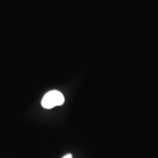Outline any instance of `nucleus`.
<instances>
[{
  "label": "nucleus",
  "mask_w": 158,
  "mask_h": 158,
  "mask_svg": "<svg viewBox=\"0 0 158 158\" xmlns=\"http://www.w3.org/2000/svg\"><path fill=\"white\" fill-rule=\"evenodd\" d=\"M64 102V95L60 92L56 90H52L47 92L43 97L42 102V106L46 109L55 107V106H62Z\"/></svg>",
  "instance_id": "1"
},
{
  "label": "nucleus",
  "mask_w": 158,
  "mask_h": 158,
  "mask_svg": "<svg viewBox=\"0 0 158 158\" xmlns=\"http://www.w3.org/2000/svg\"><path fill=\"white\" fill-rule=\"evenodd\" d=\"M62 158H73V156H72V155H71V154H68V155H64Z\"/></svg>",
  "instance_id": "2"
}]
</instances>
